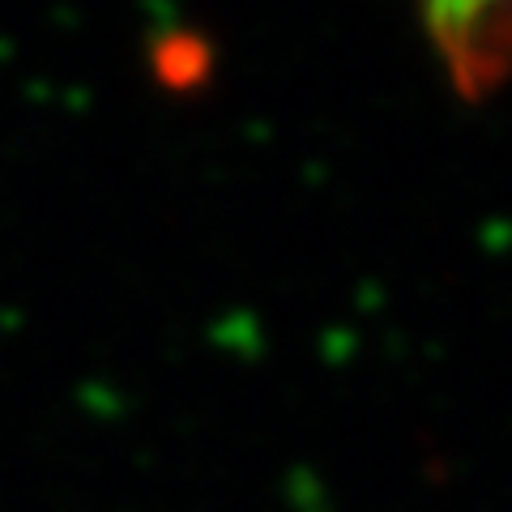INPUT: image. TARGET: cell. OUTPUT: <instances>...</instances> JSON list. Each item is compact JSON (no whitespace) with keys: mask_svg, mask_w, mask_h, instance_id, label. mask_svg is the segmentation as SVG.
Returning a JSON list of instances; mask_svg holds the SVG:
<instances>
[{"mask_svg":"<svg viewBox=\"0 0 512 512\" xmlns=\"http://www.w3.org/2000/svg\"><path fill=\"white\" fill-rule=\"evenodd\" d=\"M431 39L466 90H487L512 69V9H436Z\"/></svg>","mask_w":512,"mask_h":512,"instance_id":"cell-1","label":"cell"}]
</instances>
